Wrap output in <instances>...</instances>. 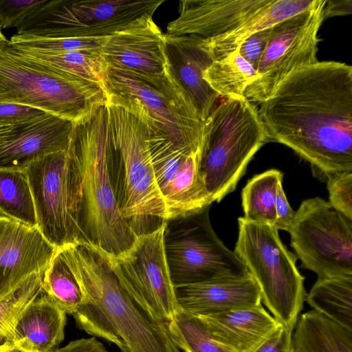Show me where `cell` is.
<instances>
[{
	"label": "cell",
	"instance_id": "ffe728a7",
	"mask_svg": "<svg viewBox=\"0 0 352 352\" xmlns=\"http://www.w3.org/2000/svg\"><path fill=\"white\" fill-rule=\"evenodd\" d=\"M177 307L205 316L261 305L259 288L250 274L175 286Z\"/></svg>",
	"mask_w": 352,
	"mask_h": 352
},
{
	"label": "cell",
	"instance_id": "8fae6325",
	"mask_svg": "<svg viewBox=\"0 0 352 352\" xmlns=\"http://www.w3.org/2000/svg\"><path fill=\"white\" fill-rule=\"evenodd\" d=\"M288 232L302 266L318 278L352 276V220L328 201H302Z\"/></svg>",
	"mask_w": 352,
	"mask_h": 352
},
{
	"label": "cell",
	"instance_id": "7402d4cb",
	"mask_svg": "<svg viewBox=\"0 0 352 352\" xmlns=\"http://www.w3.org/2000/svg\"><path fill=\"white\" fill-rule=\"evenodd\" d=\"M65 324L66 313L39 296L17 318L10 343L28 352H51L63 340Z\"/></svg>",
	"mask_w": 352,
	"mask_h": 352
},
{
	"label": "cell",
	"instance_id": "9a60e30c",
	"mask_svg": "<svg viewBox=\"0 0 352 352\" xmlns=\"http://www.w3.org/2000/svg\"><path fill=\"white\" fill-rule=\"evenodd\" d=\"M101 52L108 66L146 79L172 74L164 34L154 21L109 36Z\"/></svg>",
	"mask_w": 352,
	"mask_h": 352
},
{
	"label": "cell",
	"instance_id": "5bb4252c",
	"mask_svg": "<svg viewBox=\"0 0 352 352\" xmlns=\"http://www.w3.org/2000/svg\"><path fill=\"white\" fill-rule=\"evenodd\" d=\"M209 207L188 217L182 236L166 243L175 287L250 274L236 254L213 230Z\"/></svg>",
	"mask_w": 352,
	"mask_h": 352
},
{
	"label": "cell",
	"instance_id": "3957f363",
	"mask_svg": "<svg viewBox=\"0 0 352 352\" xmlns=\"http://www.w3.org/2000/svg\"><path fill=\"white\" fill-rule=\"evenodd\" d=\"M108 172L119 211L138 236L168 221L160 191L144 125L133 115L107 103Z\"/></svg>",
	"mask_w": 352,
	"mask_h": 352
},
{
	"label": "cell",
	"instance_id": "f6af8a7d",
	"mask_svg": "<svg viewBox=\"0 0 352 352\" xmlns=\"http://www.w3.org/2000/svg\"><path fill=\"white\" fill-rule=\"evenodd\" d=\"M6 38L4 36V35L1 33V29H0V44L6 40Z\"/></svg>",
	"mask_w": 352,
	"mask_h": 352
},
{
	"label": "cell",
	"instance_id": "6da1fadb",
	"mask_svg": "<svg viewBox=\"0 0 352 352\" xmlns=\"http://www.w3.org/2000/svg\"><path fill=\"white\" fill-rule=\"evenodd\" d=\"M270 140L329 175L352 172V67L318 61L288 74L259 103Z\"/></svg>",
	"mask_w": 352,
	"mask_h": 352
},
{
	"label": "cell",
	"instance_id": "44dd1931",
	"mask_svg": "<svg viewBox=\"0 0 352 352\" xmlns=\"http://www.w3.org/2000/svg\"><path fill=\"white\" fill-rule=\"evenodd\" d=\"M199 317L231 352L254 351L280 324L261 305Z\"/></svg>",
	"mask_w": 352,
	"mask_h": 352
},
{
	"label": "cell",
	"instance_id": "2e32d148",
	"mask_svg": "<svg viewBox=\"0 0 352 352\" xmlns=\"http://www.w3.org/2000/svg\"><path fill=\"white\" fill-rule=\"evenodd\" d=\"M56 250L37 226L6 217L1 236L0 297L32 274H43Z\"/></svg>",
	"mask_w": 352,
	"mask_h": 352
},
{
	"label": "cell",
	"instance_id": "e575fe53",
	"mask_svg": "<svg viewBox=\"0 0 352 352\" xmlns=\"http://www.w3.org/2000/svg\"><path fill=\"white\" fill-rule=\"evenodd\" d=\"M45 0H0V29L17 28Z\"/></svg>",
	"mask_w": 352,
	"mask_h": 352
},
{
	"label": "cell",
	"instance_id": "74e56055",
	"mask_svg": "<svg viewBox=\"0 0 352 352\" xmlns=\"http://www.w3.org/2000/svg\"><path fill=\"white\" fill-rule=\"evenodd\" d=\"M293 331L280 324L252 352H294Z\"/></svg>",
	"mask_w": 352,
	"mask_h": 352
},
{
	"label": "cell",
	"instance_id": "83f0119b",
	"mask_svg": "<svg viewBox=\"0 0 352 352\" xmlns=\"http://www.w3.org/2000/svg\"><path fill=\"white\" fill-rule=\"evenodd\" d=\"M0 216L37 226L34 200L24 170L0 168Z\"/></svg>",
	"mask_w": 352,
	"mask_h": 352
},
{
	"label": "cell",
	"instance_id": "f546056e",
	"mask_svg": "<svg viewBox=\"0 0 352 352\" xmlns=\"http://www.w3.org/2000/svg\"><path fill=\"white\" fill-rule=\"evenodd\" d=\"M42 293L66 314H73L83 302L80 287L59 249L42 275Z\"/></svg>",
	"mask_w": 352,
	"mask_h": 352
},
{
	"label": "cell",
	"instance_id": "cb8c5ba5",
	"mask_svg": "<svg viewBox=\"0 0 352 352\" xmlns=\"http://www.w3.org/2000/svg\"><path fill=\"white\" fill-rule=\"evenodd\" d=\"M292 341L294 352H352V331L314 309L298 316Z\"/></svg>",
	"mask_w": 352,
	"mask_h": 352
},
{
	"label": "cell",
	"instance_id": "8992f818",
	"mask_svg": "<svg viewBox=\"0 0 352 352\" xmlns=\"http://www.w3.org/2000/svg\"><path fill=\"white\" fill-rule=\"evenodd\" d=\"M269 140L257 107L244 96L216 104L204 122L200 168L211 203L235 190L250 162Z\"/></svg>",
	"mask_w": 352,
	"mask_h": 352
},
{
	"label": "cell",
	"instance_id": "9c48e42d",
	"mask_svg": "<svg viewBox=\"0 0 352 352\" xmlns=\"http://www.w3.org/2000/svg\"><path fill=\"white\" fill-rule=\"evenodd\" d=\"M24 171L45 239L56 248L83 241L82 170L72 137L67 149L32 162Z\"/></svg>",
	"mask_w": 352,
	"mask_h": 352
},
{
	"label": "cell",
	"instance_id": "836d02e7",
	"mask_svg": "<svg viewBox=\"0 0 352 352\" xmlns=\"http://www.w3.org/2000/svg\"><path fill=\"white\" fill-rule=\"evenodd\" d=\"M326 181L329 204L336 210L352 220V172L331 175Z\"/></svg>",
	"mask_w": 352,
	"mask_h": 352
},
{
	"label": "cell",
	"instance_id": "30bf717a",
	"mask_svg": "<svg viewBox=\"0 0 352 352\" xmlns=\"http://www.w3.org/2000/svg\"><path fill=\"white\" fill-rule=\"evenodd\" d=\"M164 0H45L16 28L22 37H108L153 21Z\"/></svg>",
	"mask_w": 352,
	"mask_h": 352
},
{
	"label": "cell",
	"instance_id": "4fadbf2b",
	"mask_svg": "<svg viewBox=\"0 0 352 352\" xmlns=\"http://www.w3.org/2000/svg\"><path fill=\"white\" fill-rule=\"evenodd\" d=\"M167 222L138 235L133 245L118 256L103 252L111 267L133 294L166 324L178 309L166 251Z\"/></svg>",
	"mask_w": 352,
	"mask_h": 352
},
{
	"label": "cell",
	"instance_id": "4dcf8cb0",
	"mask_svg": "<svg viewBox=\"0 0 352 352\" xmlns=\"http://www.w3.org/2000/svg\"><path fill=\"white\" fill-rule=\"evenodd\" d=\"M167 327L174 344L184 352H231L216 341L198 316L178 308Z\"/></svg>",
	"mask_w": 352,
	"mask_h": 352
},
{
	"label": "cell",
	"instance_id": "4316f807",
	"mask_svg": "<svg viewBox=\"0 0 352 352\" xmlns=\"http://www.w3.org/2000/svg\"><path fill=\"white\" fill-rule=\"evenodd\" d=\"M282 180L283 173L272 169L256 175L248 181L241 192L245 219L274 227L277 187Z\"/></svg>",
	"mask_w": 352,
	"mask_h": 352
},
{
	"label": "cell",
	"instance_id": "484cf974",
	"mask_svg": "<svg viewBox=\"0 0 352 352\" xmlns=\"http://www.w3.org/2000/svg\"><path fill=\"white\" fill-rule=\"evenodd\" d=\"M16 50L56 69L96 82L104 87L108 65L101 49L66 52Z\"/></svg>",
	"mask_w": 352,
	"mask_h": 352
},
{
	"label": "cell",
	"instance_id": "f1b7e54d",
	"mask_svg": "<svg viewBox=\"0 0 352 352\" xmlns=\"http://www.w3.org/2000/svg\"><path fill=\"white\" fill-rule=\"evenodd\" d=\"M256 70L239 54V49L213 61L204 73V79L219 96L230 98L243 96Z\"/></svg>",
	"mask_w": 352,
	"mask_h": 352
},
{
	"label": "cell",
	"instance_id": "5b68a950",
	"mask_svg": "<svg viewBox=\"0 0 352 352\" xmlns=\"http://www.w3.org/2000/svg\"><path fill=\"white\" fill-rule=\"evenodd\" d=\"M108 139L107 105L90 119L75 124L72 135L82 170L83 241L118 256L133 245L138 235L116 201L108 172Z\"/></svg>",
	"mask_w": 352,
	"mask_h": 352
},
{
	"label": "cell",
	"instance_id": "60d3db41",
	"mask_svg": "<svg viewBox=\"0 0 352 352\" xmlns=\"http://www.w3.org/2000/svg\"><path fill=\"white\" fill-rule=\"evenodd\" d=\"M323 11L324 19L336 16L351 14L352 13V0H325Z\"/></svg>",
	"mask_w": 352,
	"mask_h": 352
},
{
	"label": "cell",
	"instance_id": "d6a6232c",
	"mask_svg": "<svg viewBox=\"0 0 352 352\" xmlns=\"http://www.w3.org/2000/svg\"><path fill=\"white\" fill-rule=\"evenodd\" d=\"M108 37L38 38L22 37L14 34L9 41L14 48L21 50L66 52L87 49H101Z\"/></svg>",
	"mask_w": 352,
	"mask_h": 352
},
{
	"label": "cell",
	"instance_id": "f35d334b",
	"mask_svg": "<svg viewBox=\"0 0 352 352\" xmlns=\"http://www.w3.org/2000/svg\"><path fill=\"white\" fill-rule=\"evenodd\" d=\"M276 222L274 227L278 230H289L295 212L289 204L287 197L284 192L282 181L277 187L276 197L275 201Z\"/></svg>",
	"mask_w": 352,
	"mask_h": 352
},
{
	"label": "cell",
	"instance_id": "277c9868",
	"mask_svg": "<svg viewBox=\"0 0 352 352\" xmlns=\"http://www.w3.org/2000/svg\"><path fill=\"white\" fill-rule=\"evenodd\" d=\"M0 102L41 109L78 124L108 103L104 87L50 67L0 44Z\"/></svg>",
	"mask_w": 352,
	"mask_h": 352
},
{
	"label": "cell",
	"instance_id": "603a6c76",
	"mask_svg": "<svg viewBox=\"0 0 352 352\" xmlns=\"http://www.w3.org/2000/svg\"><path fill=\"white\" fill-rule=\"evenodd\" d=\"M318 0H270L251 17L230 32L217 37L202 38L201 45L213 61L236 50L252 34L314 7Z\"/></svg>",
	"mask_w": 352,
	"mask_h": 352
},
{
	"label": "cell",
	"instance_id": "d590c367",
	"mask_svg": "<svg viewBox=\"0 0 352 352\" xmlns=\"http://www.w3.org/2000/svg\"><path fill=\"white\" fill-rule=\"evenodd\" d=\"M50 114L41 109L16 103L0 102V122L18 125L30 122Z\"/></svg>",
	"mask_w": 352,
	"mask_h": 352
},
{
	"label": "cell",
	"instance_id": "8d00e7d4",
	"mask_svg": "<svg viewBox=\"0 0 352 352\" xmlns=\"http://www.w3.org/2000/svg\"><path fill=\"white\" fill-rule=\"evenodd\" d=\"M272 34V27L256 32L247 38L239 46L241 56L256 70L266 49Z\"/></svg>",
	"mask_w": 352,
	"mask_h": 352
},
{
	"label": "cell",
	"instance_id": "ba28073f",
	"mask_svg": "<svg viewBox=\"0 0 352 352\" xmlns=\"http://www.w3.org/2000/svg\"><path fill=\"white\" fill-rule=\"evenodd\" d=\"M234 252L257 284L261 301L272 316L293 331L305 301L304 277L296 256L281 241L274 226L238 219Z\"/></svg>",
	"mask_w": 352,
	"mask_h": 352
},
{
	"label": "cell",
	"instance_id": "1f68e13d",
	"mask_svg": "<svg viewBox=\"0 0 352 352\" xmlns=\"http://www.w3.org/2000/svg\"><path fill=\"white\" fill-rule=\"evenodd\" d=\"M42 275L32 274L14 289L0 297V346L10 344L11 333L17 318L29 303L42 294Z\"/></svg>",
	"mask_w": 352,
	"mask_h": 352
},
{
	"label": "cell",
	"instance_id": "ee69618b",
	"mask_svg": "<svg viewBox=\"0 0 352 352\" xmlns=\"http://www.w3.org/2000/svg\"><path fill=\"white\" fill-rule=\"evenodd\" d=\"M5 217L0 216V261H1V236L4 226ZM1 267V265H0ZM0 283H1V267H0Z\"/></svg>",
	"mask_w": 352,
	"mask_h": 352
},
{
	"label": "cell",
	"instance_id": "ac0fdd59",
	"mask_svg": "<svg viewBox=\"0 0 352 352\" xmlns=\"http://www.w3.org/2000/svg\"><path fill=\"white\" fill-rule=\"evenodd\" d=\"M74 125L53 115L16 125L0 142V168L24 170L47 155L67 149Z\"/></svg>",
	"mask_w": 352,
	"mask_h": 352
},
{
	"label": "cell",
	"instance_id": "d6986e66",
	"mask_svg": "<svg viewBox=\"0 0 352 352\" xmlns=\"http://www.w3.org/2000/svg\"><path fill=\"white\" fill-rule=\"evenodd\" d=\"M164 40L170 70L204 122L219 96L204 79L213 60L201 45L202 37L164 34Z\"/></svg>",
	"mask_w": 352,
	"mask_h": 352
},
{
	"label": "cell",
	"instance_id": "ab89813d",
	"mask_svg": "<svg viewBox=\"0 0 352 352\" xmlns=\"http://www.w3.org/2000/svg\"><path fill=\"white\" fill-rule=\"evenodd\" d=\"M51 352H107L104 345L95 337L74 340L66 346Z\"/></svg>",
	"mask_w": 352,
	"mask_h": 352
},
{
	"label": "cell",
	"instance_id": "7bdbcfd3",
	"mask_svg": "<svg viewBox=\"0 0 352 352\" xmlns=\"http://www.w3.org/2000/svg\"><path fill=\"white\" fill-rule=\"evenodd\" d=\"M0 352H28L21 349H19L12 344H8L4 345L1 349Z\"/></svg>",
	"mask_w": 352,
	"mask_h": 352
},
{
	"label": "cell",
	"instance_id": "d4e9b609",
	"mask_svg": "<svg viewBox=\"0 0 352 352\" xmlns=\"http://www.w3.org/2000/svg\"><path fill=\"white\" fill-rule=\"evenodd\" d=\"M305 301L316 311L352 331V276L318 278Z\"/></svg>",
	"mask_w": 352,
	"mask_h": 352
},
{
	"label": "cell",
	"instance_id": "b9f144b4",
	"mask_svg": "<svg viewBox=\"0 0 352 352\" xmlns=\"http://www.w3.org/2000/svg\"><path fill=\"white\" fill-rule=\"evenodd\" d=\"M15 126L0 122V142L12 134Z\"/></svg>",
	"mask_w": 352,
	"mask_h": 352
},
{
	"label": "cell",
	"instance_id": "e0dca14e",
	"mask_svg": "<svg viewBox=\"0 0 352 352\" xmlns=\"http://www.w3.org/2000/svg\"><path fill=\"white\" fill-rule=\"evenodd\" d=\"M270 0H182L179 16L166 26L167 34L217 37L251 17Z\"/></svg>",
	"mask_w": 352,
	"mask_h": 352
},
{
	"label": "cell",
	"instance_id": "7a4b0ae2",
	"mask_svg": "<svg viewBox=\"0 0 352 352\" xmlns=\"http://www.w3.org/2000/svg\"><path fill=\"white\" fill-rule=\"evenodd\" d=\"M58 248L83 294L72 314L80 329L121 352H179L167 324L122 283L100 249L85 241Z\"/></svg>",
	"mask_w": 352,
	"mask_h": 352
},
{
	"label": "cell",
	"instance_id": "bcb514c9",
	"mask_svg": "<svg viewBox=\"0 0 352 352\" xmlns=\"http://www.w3.org/2000/svg\"><path fill=\"white\" fill-rule=\"evenodd\" d=\"M5 345H6V344H5ZM3 346H4V345H3V346H0V349H1Z\"/></svg>",
	"mask_w": 352,
	"mask_h": 352
},
{
	"label": "cell",
	"instance_id": "52a82bcc",
	"mask_svg": "<svg viewBox=\"0 0 352 352\" xmlns=\"http://www.w3.org/2000/svg\"><path fill=\"white\" fill-rule=\"evenodd\" d=\"M104 89L108 103L129 111L148 132L165 135L178 147L203 144L204 122L173 73L149 80L108 66Z\"/></svg>",
	"mask_w": 352,
	"mask_h": 352
},
{
	"label": "cell",
	"instance_id": "7c38bea8",
	"mask_svg": "<svg viewBox=\"0 0 352 352\" xmlns=\"http://www.w3.org/2000/svg\"><path fill=\"white\" fill-rule=\"evenodd\" d=\"M325 0L288 17L272 27V34L244 96L250 102H262L293 71L318 62V32L324 16Z\"/></svg>",
	"mask_w": 352,
	"mask_h": 352
}]
</instances>
